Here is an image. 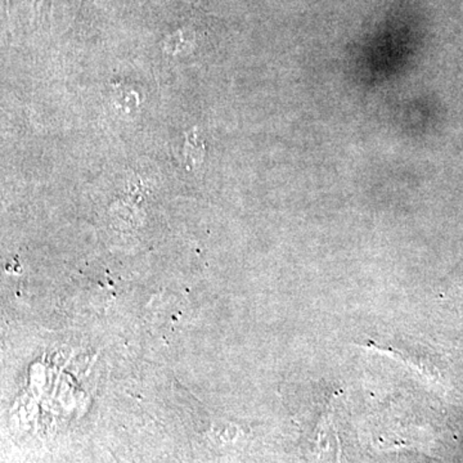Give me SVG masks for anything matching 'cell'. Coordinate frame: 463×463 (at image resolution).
<instances>
[]
</instances>
